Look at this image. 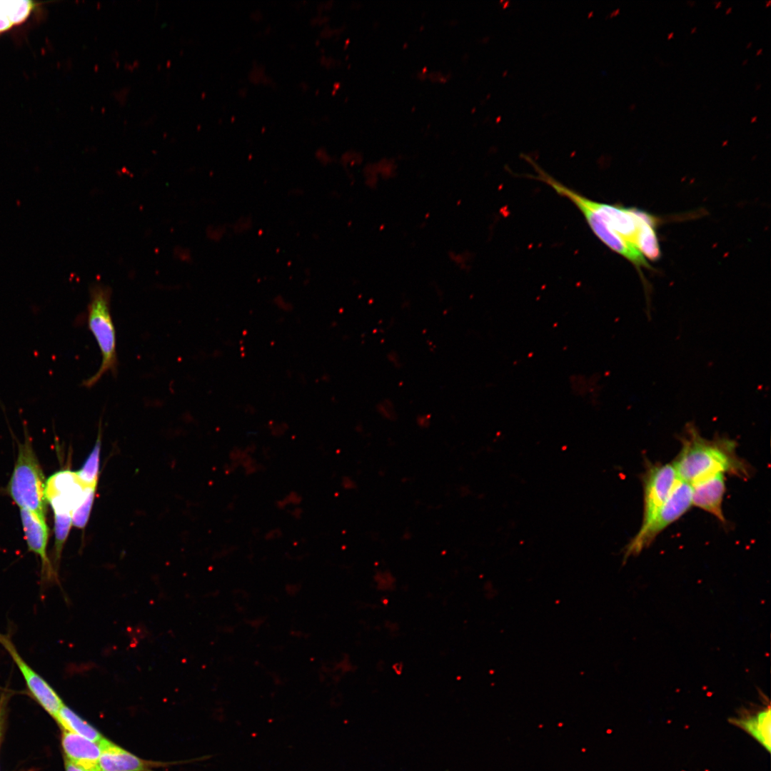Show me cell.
<instances>
[{"label":"cell","mask_w":771,"mask_h":771,"mask_svg":"<svg viewBox=\"0 0 771 771\" xmlns=\"http://www.w3.org/2000/svg\"><path fill=\"white\" fill-rule=\"evenodd\" d=\"M736 443L725 438L706 439L695 427L686 429L682 447L672 463L678 478L690 485L717 473H729L747 479L749 464L736 450Z\"/></svg>","instance_id":"cell-1"},{"label":"cell","mask_w":771,"mask_h":771,"mask_svg":"<svg viewBox=\"0 0 771 771\" xmlns=\"http://www.w3.org/2000/svg\"><path fill=\"white\" fill-rule=\"evenodd\" d=\"M24 441L19 444L16 460L6 492L20 509L46 519L47 500L45 477L24 427Z\"/></svg>","instance_id":"cell-2"},{"label":"cell","mask_w":771,"mask_h":771,"mask_svg":"<svg viewBox=\"0 0 771 771\" xmlns=\"http://www.w3.org/2000/svg\"><path fill=\"white\" fill-rule=\"evenodd\" d=\"M111 290L107 286L96 283L90 289V301L88 306L87 323L101 351L102 360L96 373L81 386H94L106 373L114 376L117 373V355L116 331L111 315Z\"/></svg>","instance_id":"cell-3"},{"label":"cell","mask_w":771,"mask_h":771,"mask_svg":"<svg viewBox=\"0 0 771 771\" xmlns=\"http://www.w3.org/2000/svg\"><path fill=\"white\" fill-rule=\"evenodd\" d=\"M691 505V485L678 479L666 502L647 524L640 527L627 545L623 560H626L628 558L641 553L662 530L685 513Z\"/></svg>","instance_id":"cell-4"},{"label":"cell","mask_w":771,"mask_h":771,"mask_svg":"<svg viewBox=\"0 0 771 771\" xmlns=\"http://www.w3.org/2000/svg\"><path fill=\"white\" fill-rule=\"evenodd\" d=\"M538 178L550 185L558 194L570 199L581 211L595 234L610 249L638 267H649L643 255L632 243L610 229L600 216L584 201V196L570 189L542 171Z\"/></svg>","instance_id":"cell-5"},{"label":"cell","mask_w":771,"mask_h":771,"mask_svg":"<svg viewBox=\"0 0 771 771\" xmlns=\"http://www.w3.org/2000/svg\"><path fill=\"white\" fill-rule=\"evenodd\" d=\"M678 479L672 463L649 465L642 477L643 515L641 526L647 524L666 502Z\"/></svg>","instance_id":"cell-6"},{"label":"cell","mask_w":771,"mask_h":771,"mask_svg":"<svg viewBox=\"0 0 771 771\" xmlns=\"http://www.w3.org/2000/svg\"><path fill=\"white\" fill-rule=\"evenodd\" d=\"M0 644L17 665L26 687L41 706L56 719L64 703L54 689L21 656L9 635L0 633Z\"/></svg>","instance_id":"cell-7"},{"label":"cell","mask_w":771,"mask_h":771,"mask_svg":"<svg viewBox=\"0 0 771 771\" xmlns=\"http://www.w3.org/2000/svg\"><path fill=\"white\" fill-rule=\"evenodd\" d=\"M88 488L79 480L76 472L62 470L46 480V498L54 513L71 514L85 498Z\"/></svg>","instance_id":"cell-8"},{"label":"cell","mask_w":771,"mask_h":771,"mask_svg":"<svg viewBox=\"0 0 771 771\" xmlns=\"http://www.w3.org/2000/svg\"><path fill=\"white\" fill-rule=\"evenodd\" d=\"M20 517L28 548L40 558L42 578L52 579L54 571L46 553L49 528L46 519L26 509H20Z\"/></svg>","instance_id":"cell-9"},{"label":"cell","mask_w":771,"mask_h":771,"mask_svg":"<svg viewBox=\"0 0 771 771\" xmlns=\"http://www.w3.org/2000/svg\"><path fill=\"white\" fill-rule=\"evenodd\" d=\"M584 201L600 216L610 229L636 247L639 222L632 208L593 201L585 196Z\"/></svg>","instance_id":"cell-10"},{"label":"cell","mask_w":771,"mask_h":771,"mask_svg":"<svg viewBox=\"0 0 771 771\" xmlns=\"http://www.w3.org/2000/svg\"><path fill=\"white\" fill-rule=\"evenodd\" d=\"M692 505L713 515L725 523L722 504L725 493V474L717 473L690 485Z\"/></svg>","instance_id":"cell-11"},{"label":"cell","mask_w":771,"mask_h":771,"mask_svg":"<svg viewBox=\"0 0 771 771\" xmlns=\"http://www.w3.org/2000/svg\"><path fill=\"white\" fill-rule=\"evenodd\" d=\"M63 731L62 746L66 758L86 771H100L99 760L101 748L99 742L68 730Z\"/></svg>","instance_id":"cell-12"},{"label":"cell","mask_w":771,"mask_h":771,"mask_svg":"<svg viewBox=\"0 0 771 771\" xmlns=\"http://www.w3.org/2000/svg\"><path fill=\"white\" fill-rule=\"evenodd\" d=\"M770 707L769 703L750 710L743 709L730 722L748 733L770 751Z\"/></svg>","instance_id":"cell-13"},{"label":"cell","mask_w":771,"mask_h":771,"mask_svg":"<svg viewBox=\"0 0 771 771\" xmlns=\"http://www.w3.org/2000/svg\"><path fill=\"white\" fill-rule=\"evenodd\" d=\"M100 771H147L151 765L113 742L104 738L99 742Z\"/></svg>","instance_id":"cell-14"},{"label":"cell","mask_w":771,"mask_h":771,"mask_svg":"<svg viewBox=\"0 0 771 771\" xmlns=\"http://www.w3.org/2000/svg\"><path fill=\"white\" fill-rule=\"evenodd\" d=\"M37 6L31 1H0V34L23 23Z\"/></svg>","instance_id":"cell-15"},{"label":"cell","mask_w":771,"mask_h":771,"mask_svg":"<svg viewBox=\"0 0 771 771\" xmlns=\"http://www.w3.org/2000/svg\"><path fill=\"white\" fill-rule=\"evenodd\" d=\"M56 720L63 727V730L74 732L96 742H99L104 739L101 734L96 728L65 705L59 710Z\"/></svg>","instance_id":"cell-16"},{"label":"cell","mask_w":771,"mask_h":771,"mask_svg":"<svg viewBox=\"0 0 771 771\" xmlns=\"http://www.w3.org/2000/svg\"><path fill=\"white\" fill-rule=\"evenodd\" d=\"M101 422L98 436L89 455L81 468L76 472L81 483L86 487H97L101 447Z\"/></svg>","instance_id":"cell-17"},{"label":"cell","mask_w":771,"mask_h":771,"mask_svg":"<svg viewBox=\"0 0 771 771\" xmlns=\"http://www.w3.org/2000/svg\"><path fill=\"white\" fill-rule=\"evenodd\" d=\"M637 218L639 222V230L635 246L642 254L643 253L652 261H656L660 257L661 252L654 226L643 221L638 216Z\"/></svg>","instance_id":"cell-18"},{"label":"cell","mask_w":771,"mask_h":771,"mask_svg":"<svg viewBox=\"0 0 771 771\" xmlns=\"http://www.w3.org/2000/svg\"><path fill=\"white\" fill-rule=\"evenodd\" d=\"M55 562L59 561L64 545L72 525L71 514L54 513Z\"/></svg>","instance_id":"cell-19"},{"label":"cell","mask_w":771,"mask_h":771,"mask_svg":"<svg viewBox=\"0 0 771 771\" xmlns=\"http://www.w3.org/2000/svg\"><path fill=\"white\" fill-rule=\"evenodd\" d=\"M96 487H89L84 500L71 513L72 525L77 528L86 525L94 501Z\"/></svg>","instance_id":"cell-20"},{"label":"cell","mask_w":771,"mask_h":771,"mask_svg":"<svg viewBox=\"0 0 771 771\" xmlns=\"http://www.w3.org/2000/svg\"><path fill=\"white\" fill-rule=\"evenodd\" d=\"M374 581L376 588L381 591H390L395 588V580L394 576L388 570H378L374 575Z\"/></svg>","instance_id":"cell-21"},{"label":"cell","mask_w":771,"mask_h":771,"mask_svg":"<svg viewBox=\"0 0 771 771\" xmlns=\"http://www.w3.org/2000/svg\"><path fill=\"white\" fill-rule=\"evenodd\" d=\"M377 409L383 417L388 419L394 420L396 418L394 406L388 400L381 401L378 405Z\"/></svg>","instance_id":"cell-22"},{"label":"cell","mask_w":771,"mask_h":771,"mask_svg":"<svg viewBox=\"0 0 771 771\" xmlns=\"http://www.w3.org/2000/svg\"><path fill=\"white\" fill-rule=\"evenodd\" d=\"M65 768H66V771H86L82 767H81L79 765L69 760L66 758V760H65Z\"/></svg>","instance_id":"cell-23"},{"label":"cell","mask_w":771,"mask_h":771,"mask_svg":"<svg viewBox=\"0 0 771 771\" xmlns=\"http://www.w3.org/2000/svg\"><path fill=\"white\" fill-rule=\"evenodd\" d=\"M417 422L420 426L427 427L430 423V418L428 415L418 416Z\"/></svg>","instance_id":"cell-24"},{"label":"cell","mask_w":771,"mask_h":771,"mask_svg":"<svg viewBox=\"0 0 771 771\" xmlns=\"http://www.w3.org/2000/svg\"><path fill=\"white\" fill-rule=\"evenodd\" d=\"M722 1H717V2L715 3V9H717V8L720 7V6H721V5H722Z\"/></svg>","instance_id":"cell-25"},{"label":"cell","mask_w":771,"mask_h":771,"mask_svg":"<svg viewBox=\"0 0 771 771\" xmlns=\"http://www.w3.org/2000/svg\"><path fill=\"white\" fill-rule=\"evenodd\" d=\"M695 3H696V2H695V1H687V4H688V5L690 6H694V5L695 4Z\"/></svg>","instance_id":"cell-26"},{"label":"cell","mask_w":771,"mask_h":771,"mask_svg":"<svg viewBox=\"0 0 771 771\" xmlns=\"http://www.w3.org/2000/svg\"><path fill=\"white\" fill-rule=\"evenodd\" d=\"M673 36H674V32L673 31L667 34V39L668 40L671 39L673 37Z\"/></svg>","instance_id":"cell-27"},{"label":"cell","mask_w":771,"mask_h":771,"mask_svg":"<svg viewBox=\"0 0 771 771\" xmlns=\"http://www.w3.org/2000/svg\"><path fill=\"white\" fill-rule=\"evenodd\" d=\"M762 51H763V50H762V48H760V49H757V51H756V54H755V55H756V56H759V55H760V54H762Z\"/></svg>","instance_id":"cell-28"},{"label":"cell","mask_w":771,"mask_h":771,"mask_svg":"<svg viewBox=\"0 0 771 771\" xmlns=\"http://www.w3.org/2000/svg\"><path fill=\"white\" fill-rule=\"evenodd\" d=\"M732 6L728 7L725 11V14H727L730 13L732 11Z\"/></svg>","instance_id":"cell-29"},{"label":"cell","mask_w":771,"mask_h":771,"mask_svg":"<svg viewBox=\"0 0 771 771\" xmlns=\"http://www.w3.org/2000/svg\"><path fill=\"white\" fill-rule=\"evenodd\" d=\"M757 116H752V117L751 118L750 122H751V123L755 122V121H757Z\"/></svg>","instance_id":"cell-30"},{"label":"cell","mask_w":771,"mask_h":771,"mask_svg":"<svg viewBox=\"0 0 771 771\" xmlns=\"http://www.w3.org/2000/svg\"><path fill=\"white\" fill-rule=\"evenodd\" d=\"M696 30H697V26H695V27H693V28H692V29H691V30H690V33H691V34H693L694 32H695V31H696Z\"/></svg>","instance_id":"cell-31"},{"label":"cell","mask_w":771,"mask_h":771,"mask_svg":"<svg viewBox=\"0 0 771 771\" xmlns=\"http://www.w3.org/2000/svg\"><path fill=\"white\" fill-rule=\"evenodd\" d=\"M760 87H761V84H757L756 86H755V90L757 91L758 89H760Z\"/></svg>","instance_id":"cell-32"},{"label":"cell","mask_w":771,"mask_h":771,"mask_svg":"<svg viewBox=\"0 0 771 771\" xmlns=\"http://www.w3.org/2000/svg\"><path fill=\"white\" fill-rule=\"evenodd\" d=\"M752 45V41H749L746 45V48H750Z\"/></svg>","instance_id":"cell-33"},{"label":"cell","mask_w":771,"mask_h":771,"mask_svg":"<svg viewBox=\"0 0 771 771\" xmlns=\"http://www.w3.org/2000/svg\"><path fill=\"white\" fill-rule=\"evenodd\" d=\"M770 4H771V0H768V1H766V4H765V6H766V7L769 6Z\"/></svg>","instance_id":"cell-34"},{"label":"cell","mask_w":771,"mask_h":771,"mask_svg":"<svg viewBox=\"0 0 771 771\" xmlns=\"http://www.w3.org/2000/svg\"><path fill=\"white\" fill-rule=\"evenodd\" d=\"M635 104H631V106L630 107V109L633 110V109H635Z\"/></svg>","instance_id":"cell-35"},{"label":"cell","mask_w":771,"mask_h":771,"mask_svg":"<svg viewBox=\"0 0 771 771\" xmlns=\"http://www.w3.org/2000/svg\"><path fill=\"white\" fill-rule=\"evenodd\" d=\"M747 61H748V59H745V60H744V61H742V65H745V64H747Z\"/></svg>","instance_id":"cell-36"},{"label":"cell","mask_w":771,"mask_h":771,"mask_svg":"<svg viewBox=\"0 0 771 771\" xmlns=\"http://www.w3.org/2000/svg\"><path fill=\"white\" fill-rule=\"evenodd\" d=\"M1 706L0 705V727H1Z\"/></svg>","instance_id":"cell-37"}]
</instances>
